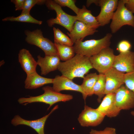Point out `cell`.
Instances as JSON below:
<instances>
[{
    "mask_svg": "<svg viewBox=\"0 0 134 134\" xmlns=\"http://www.w3.org/2000/svg\"><path fill=\"white\" fill-rule=\"evenodd\" d=\"M117 0H99L98 6L100 11L96 18L100 26L108 24L112 19L118 6Z\"/></svg>",
    "mask_w": 134,
    "mask_h": 134,
    "instance_id": "cell-10",
    "label": "cell"
},
{
    "mask_svg": "<svg viewBox=\"0 0 134 134\" xmlns=\"http://www.w3.org/2000/svg\"><path fill=\"white\" fill-rule=\"evenodd\" d=\"M99 0H88L86 1V6L89 7L92 3H94L97 5H99Z\"/></svg>",
    "mask_w": 134,
    "mask_h": 134,
    "instance_id": "cell-33",
    "label": "cell"
},
{
    "mask_svg": "<svg viewBox=\"0 0 134 134\" xmlns=\"http://www.w3.org/2000/svg\"><path fill=\"white\" fill-rule=\"evenodd\" d=\"M132 47L130 42L126 40H123L118 43L117 49L120 53H124L130 51Z\"/></svg>",
    "mask_w": 134,
    "mask_h": 134,
    "instance_id": "cell-29",
    "label": "cell"
},
{
    "mask_svg": "<svg viewBox=\"0 0 134 134\" xmlns=\"http://www.w3.org/2000/svg\"><path fill=\"white\" fill-rule=\"evenodd\" d=\"M54 43L62 60L66 61L70 59L75 56V53L73 46L55 42H54Z\"/></svg>",
    "mask_w": 134,
    "mask_h": 134,
    "instance_id": "cell-22",
    "label": "cell"
},
{
    "mask_svg": "<svg viewBox=\"0 0 134 134\" xmlns=\"http://www.w3.org/2000/svg\"><path fill=\"white\" fill-rule=\"evenodd\" d=\"M125 25L134 27V16L126 7L123 0H120L118 1L117 8L113 15L110 24L112 33H115Z\"/></svg>",
    "mask_w": 134,
    "mask_h": 134,
    "instance_id": "cell-6",
    "label": "cell"
},
{
    "mask_svg": "<svg viewBox=\"0 0 134 134\" xmlns=\"http://www.w3.org/2000/svg\"><path fill=\"white\" fill-rule=\"evenodd\" d=\"M25 33L27 42L39 48L44 51L45 55L59 54L54 43L44 37L40 30L37 29L32 31L27 30Z\"/></svg>",
    "mask_w": 134,
    "mask_h": 134,
    "instance_id": "cell-5",
    "label": "cell"
},
{
    "mask_svg": "<svg viewBox=\"0 0 134 134\" xmlns=\"http://www.w3.org/2000/svg\"><path fill=\"white\" fill-rule=\"evenodd\" d=\"M58 108V105H55L48 114L34 120H26L23 119L19 115H16L11 120V123L15 126L20 125L27 126L34 130L38 134H45L44 128L47 119L51 114Z\"/></svg>",
    "mask_w": 134,
    "mask_h": 134,
    "instance_id": "cell-11",
    "label": "cell"
},
{
    "mask_svg": "<svg viewBox=\"0 0 134 134\" xmlns=\"http://www.w3.org/2000/svg\"><path fill=\"white\" fill-rule=\"evenodd\" d=\"M131 114L134 116V111H132L131 112Z\"/></svg>",
    "mask_w": 134,
    "mask_h": 134,
    "instance_id": "cell-35",
    "label": "cell"
},
{
    "mask_svg": "<svg viewBox=\"0 0 134 134\" xmlns=\"http://www.w3.org/2000/svg\"><path fill=\"white\" fill-rule=\"evenodd\" d=\"M105 116L97 108L94 109L85 105L78 120L82 127H95L101 123Z\"/></svg>",
    "mask_w": 134,
    "mask_h": 134,
    "instance_id": "cell-8",
    "label": "cell"
},
{
    "mask_svg": "<svg viewBox=\"0 0 134 134\" xmlns=\"http://www.w3.org/2000/svg\"><path fill=\"white\" fill-rule=\"evenodd\" d=\"M97 28L76 21L71 31L67 34L74 44L77 41H82L87 36L92 35L97 32Z\"/></svg>",
    "mask_w": 134,
    "mask_h": 134,
    "instance_id": "cell-15",
    "label": "cell"
},
{
    "mask_svg": "<svg viewBox=\"0 0 134 134\" xmlns=\"http://www.w3.org/2000/svg\"><path fill=\"white\" fill-rule=\"evenodd\" d=\"M54 1L61 6H67L73 10L76 15L80 8L75 4V0H54Z\"/></svg>",
    "mask_w": 134,
    "mask_h": 134,
    "instance_id": "cell-27",
    "label": "cell"
},
{
    "mask_svg": "<svg viewBox=\"0 0 134 134\" xmlns=\"http://www.w3.org/2000/svg\"><path fill=\"white\" fill-rule=\"evenodd\" d=\"M54 42L69 46H72L74 43L71 39L58 28L53 27Z\"/></svg>",
    "mask_w": 134,
    "mask_h": 134,
    "instance_id": "cell-25",
    "label": "cell"
},
{
    "mask_svg": "<svg viewBox=\"0 0 134 134\" xmlns=\"http://www.w3.org/2000/svg\"><path fill=\"white\" fill-rule=\"evenodd\" d=\"M93 68L89 57L76 54L70 59L60 62L58 69L62 75L72 80L76 77L83 78L85 75Z\"/></svg>",
    "mask_w": 134,
    "mask_h": 134,
    "instance_id": "cell-1",
    "label": "cell"
},
{
    "mask_svg": "<svg viewBox=\"0 0 134 134\" xmlns=\"http://www.w3.org/2000/svg\"><path fill=\"white\" fill-rule=\"evenodd\" d=\"M98 75L96 73H91L84 76L81 85L86 96H91L93 95V89L98 80Z\"/></svg>",
    "mask_w": 134,
    "mask_h": 134,
    "instance_id": "cell-21",
    "label": "cell"
},
{
    "mask_svg": "<svg viewBox=\"0 0 134 134\" xmlns=\"http://www.w3.org/2000/svg\"><path fill=\"white\" fill-rule=\"evenodd\" d=\"M37 58V65L40 67L41 74L43 75L58 69L61 60L59 54L46 55L44 57L39 55Z\"/></svg>",
    "mask_w": 134,
    "mask_h": 134,
    "instance_id": "cell-17",
    "label": "cell"
},
{
    "mask_svg": "<svg viewBox=\"0 0 134 134\" xmlns=\"http://www.w3.org/2000/svg\"><path fill=\"white\" fill-rule=\"evenodd\" d=\"M115 56L113 50L108 47L89 57V59L93 68L97 70L99 73L104 74L112 67Z\"/></svg>",
    "mask_w": 134,
    "mask_h": 134,
    "instance_id": "cell-7",
    "label": "cell"
},
{
    "mask_svg": "<svg viewBox=\"0 0 134 134\" xmlns=\"http://www.w3.org/2000/svg\"><path fill=\"white\" fill-rule=\"evenodd\" d=\"M53 80V78L40 76L36 71L27 75L24 82V87L26 89H35L46 84H52Z\"/></svg>",
    "mask_w": 134,
    "mask_h": 134,
    "instance_id": "cell-19",
    "label": "cell"
},
{
    "mask_svg": "<svg viewBox=\"0 0 134 134\" xmlns=\"http://www.w3.org/2000/svg\"><path fill=\"white\" fill-rule=\"evenodd\" d=\"M18 61L27 75L36 71L37 62L30 51L25 49L20 50L18 54Z\"/></svg>",
    "mask_w": 134,
    "mask_h": 134,
    "instance_id": "cell-18",
    "label": "cell"
},
{
    "mask_svg": "<svg viewBox=\"0 0 134 134\" xmlns=\"http://www.w3.org/2000/svg\"><path fill=\"white\" fill-rule=\"evenodd\" d=\"M90 134H116V129L114 128L106 127L103 130L98 131L92 129Z\"/></svg>",
    "mask_w": 134,
    "mask_h": 134,
    "instance_id": "cell-30",
    "label": "cell"
},
{
    "mask_svg": "<svg viewBox=\"0 0 134 134\" xmlns=\"http://www.w3.org/2000/svg\"><path fill=\"white\" fill-rule=\"evenodd\" d=\"M112 67L126 73L134 71V52L130 51L116 55Z\"/></svg>",
    "mask_w": 134,
    "mask_h": 134,
    "instance_id": "cell-13",
    "label": "cell"
},
{
    "mask_svg": "<svg viewBox=\"0 0 134 134\" xmlns=\"http://www.w3.org/2000/svg\"><path fill=\"white\" fill-rule=\"evenodd\" d=\"M46 0H25L21 13L30 14L31 8L35 4L45 3Z\"/></svg>",
    "mask_w": 134,
    "mask_h": 134,
    "instance_id": "cell-26",
    "label": "cell"
},
{
    "mask_svg": "<svg viewBox=\"0 0 134 134\" xmlns=\"http://www.w3.org/2000/svg\"><path fill=\"white\" fill-rule=\"evenodd\" d=\"M53 89L55 91L60 92L64 90H68L79 92L81 93L85 101L87 97L85 94L81 85L75 83L71 80L66 77L56 75L53 82Z\"/></svg>",
    "mask_w": 134,
    "mask_h": 134,
    "instance_id": "cell-14",
    "label": "cell"
},
{
    "mask_svg": "<svg viewBox=\"0 0 134 134\" xmlns=\"http://www.w3.org/2000/svg\"><path fill=\"white\" fill-rule=\"evenodd\" d=\"M3 21H10L31 23L39 25L42 23V21L38 20L32 17L30 14L21 13L19 16L7 17L2 20Z\"/></svg>",
    "mask_w": 134,
    "mask_h": 134,
    "instance_id": "cell-24",
    "label": "cell"
},
{
    "mask_svg": "<svg viewBox=\"0 0 134 134\" xmlns=\"http://www.w3.org/2000/svg\"><path fill=\"white\" fill-rule=\"evenodd\" d=\"M117 107L120 110H129L134 107V93L123 85L115 92Z\"/></svg>",
    "mask_w": 134,
    "mask_h": 134,
    "instance_id": "cell-12",
    "label": "cell"
},
{
    "mask_svg": "<svg viewBox=\"0 0 134 134\" xmlns=\"http://www.w3.org/2000/svg\"><path fill=\"white\" fill-rule=\"evenodd\" d=\"M112 36L111 34L108 33L100 39L77 41L73 46L75 53L89 58L109 47Z\"/></svg>",
    "mask_w": 134,
    "mask_h": 134,
    "instance_id": "cell-3",
    "label": "cell"
},
{
    "mask_svg": "<svg viewBox=\"0 0 134 134\" xmlns=\"http://www.w3.org/2000/svg\"><path fill=\"white\" fill-rule=\"evenodd\" d=\"M124 82L126 86L134 93V71L125 73Z\"/></svg>",
    "mask_w": 134,
    "mask_h": 134,
    "instance_id": "cell-28",
    "label": "cell"
},
{
    "mask_svg": "<svg viewBox=\"0 0 134 134\" xmlns=\"http://www.w3.org/2000/svg\"><path fill=\"white\" fill-rule=\"evenodd\" d=\"M105 85V80L104 74L99 73L97 80L93 89V94L98 96V101L101 102L102 98L104 95V93Z\"/></svg>",
    "mask_w": 134,
    "mask_h": 134,
    "instance_id": "cell-23",
    "label": "cell"
},
{
    "mask_svg": "<svg viewBox=\"0 0 134 134\" xmlns=\"http://www.w3.org/2000/svg\"><path fill=\"white\" fill-rule=\"evenodd\" d=\"M105 80V85L104 94L115 93L124 84V74L113 67L104 73Z\"/></svg>",
    "mask_w": 134,
    "mask_h": 134,
    "instance_id": "cell-9",
    "label": "cell"
},
{
    "mask_svg": "<svg viewBox=\"0 0 134 134\" xmlns=\"http://www.w3.org/2000/svg\"><path fill=\"white\" fill-rule=\"evenodd\" d=\"M25 0H11V1L15 5L16 10H22Z\"/></svg>",
    "mask_w": 134,
    "mask_h": 134,
    "instance_id": "cell-32",
    "label": "cell"
},
{
    "mask_svg": "<svg viewBox=\"0 0 134 134\" xmlns=\"http://www.w3.org/2000/svg\"><path fill=\"white\" fill-rule=\"evenodd\" d=\"M126 7L133 13H134V0H123Z\"/></svg>",
    "mask_w": 134,
    "mask_h": 134,
    "instance_id": "cell-31",
    "label": "cell"
},
{
    "mask_svg": "<svg viewBox=\"0 0 134 134\" xmlns=\"http://www.w3.org/2000/svg\"><path fill=\"white\" fill-rule=\"evenodd\" d=\"M44 93L36 96H31L28 98L22 97L18 100L20 104L26 105L34 102H41L49 105L48 110L54 104L59 102H65L69 101L73 98L72 95L62 94L55 91L52 87L46 86L42 88Z\"/></svg>",
    "mask_w": 134,
    "mask_h": 134,
    "instance_id": "cell-2",
    "label": "cell"
},
{
    "mask_svg": "<svg viewBox=\"0 0 134 134\" xmlns=\"http://www.w3.org/2000/svg\"><path fill=\"white\" fill-rule=\"evenodd\" d=\"M45 4L49 9L55 10L56 14L55 18H51L47 21L48 26L51 27L55 24H58L70 32L76 21V16L71 15L66 13L62 10V7L54 0H46Z\"/></svg>",
    "mask_w": 134,
    "mask_h": 134,
    "instance_id": "cell-4",
    "label": "cell"
},
{
    "mask_svg": "<svg viewBox=\"0 0 134 134\" xmlns=\"http://www.w3.org/2000/svg\"><path fill=\"white\" fill-rule=\"evenodd\" d=\"M76 21L81 22L87 25L97 29L100 25L96 17L92 14L90 10L87 9L85 5L80 9L76 16Z\"/></svg>",
    "mask_w": 134,
    "mask_h": 134,
    "instance_id": "cell-20",
    "label": "cell"
},
{
    "mask_svg": "<svg viewBox=\"0 0 134 134\" xmlns=\"http://www.w3.org/2000/svg\"><path fill=\"white\" fill-rule=\"evenodd\" d=\"M97 109L105 116L110 118L116 117L121 111L116 105L115 93L105 95Z\"/></svg>",
    "mask_w": 134,
    "mask_h": 134,
    "instance_id": "cell-16",
    "label": "cell"
},
{
    "mask_svg": "<svg viewBox=\"0 0 134 134\" xmlns=\"http://www.w3.org/2000/svg\"><path fill=\"white\" fill-rule=\"evenodd\" d=\"M0 66H1L2 65H3V64L4 63V61L3 60L1 61L0 62Z\"/></svg>",
    "mask_w": 134,
    "mask_h": 134,
    "instance_id": "cell-34",
    "label": "cell"
}]
</instances>
